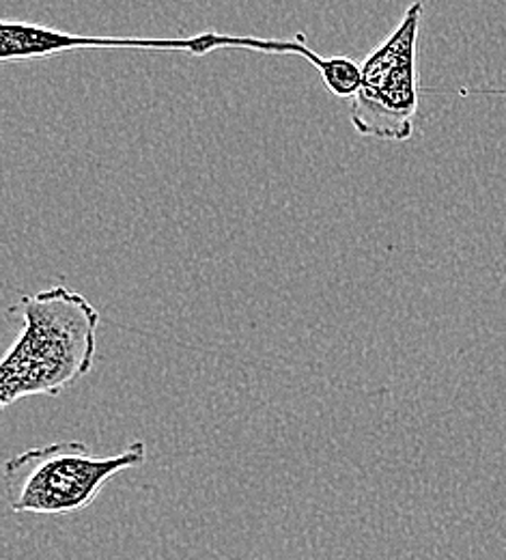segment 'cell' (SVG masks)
<instances>
[{"instance_id": "3", "label": "cell", "mask_w": 506, "mask_h": 560, "mask_svg": "<svg viewBox=\"0 0 506 560\" xmlns=\"http://www.w3.org/2000/svg\"><path fill=\"white\" fill-rule=\"evenodd\" d=\"M423 0L412 2L397 28L362 63V82L350 121L366 139L405 142L414 137L421 104L419 35Z\"/></svg>"}, {"instance_id": "1", "label": "cell", "mask_w": 506, "mask_h": 560, "mask_svg": "<svg viewBox=\"0 0 506 560\" xmlns=\"http://www.w3.org/2000/svg\"><path fill=\"white\" fill-rule=\"evenodd\" d=\"M22 332L0 364V404L57 397L91 373L97 358L99 311L80 293L57 284L17 304Z\"/></svg>"}, {"instance_id": "5", "label": "cell", "mask_w": 506, "mask_h": 560, "mask_svg": "<svg viewBox=\"0 0 506 560\" xmlns=\"http://www.w3.org/2000/svg\"><path fill=\"white\" fill-rule=\"evenodd\" d=\"M463 95H498L506 97V89H461Z\"/></svg>"}, {"instance_id": "4", "label": "cell", "mask_w": 506, "mask_h": 560, "mask_svg": "<svg viewBox=\"0 0 506 560\" xmlns=\"http://www.w3.org/2000/svg\"><path fill=\"white\" fill-rule=\"evenodd\" d=\"M91 50V48H119V50H153V52H188L192 57H205L222 48H239L252 50L261 55H287L302 57L315 70L326 73L332 57L317 55L304 35L293 39H261L246 35H222V33H201L184 39H153V37H95V35H73L50 26L31 24V22H9L0 24V61L17 63L31 59H46L73 50Z\"/></svg>"}, {"instance_id": "2", "label": "cell", "mask_w": 506, "mask_h": 560, "mask_svg": "<svg viewBox=\"0 0 506 560\" xmlns=\"http://www.w3.org/2000/svg\"><path fill=\"white\" fill-rule=\"evenodd\" d=\"M145 442L104 457L82 442H57L28 448L4 464V498L13 513L70 515L95 502L117 475L141 468Z\"/></svg>"}]
</instances>
